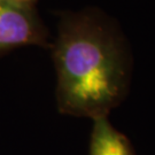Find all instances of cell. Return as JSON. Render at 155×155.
<instances>
[{"instance_id":"277c9868","label":"cell","mask_w":155,"mask_h":155,"mask_svg":"<svg viewBox=\"0 0 155 155\" xmlns=\"http://www.w3.org/2000/svg\"><path fill=\"white\" fill-rule=\"evenodd\" d=\"M2 1H6V2H11V4H15V5L27 6V5H28V2H30L31 0H2Z\"/></svg>"},{"instance_id":"3957f363","label":"cell","mask_w":155,"mask_h":155,"mask_svg":"<svg viewBox=\"0 0 155 155\" xmlns=\"http://www.w3.org/2000/svg\"><path fill=\"white\" fill-rule=\"evenodd\" d=\"M89 155H134L129 139L116 130L108 117L93 120Z\"/></svg>"},{"instance_id":"7a4b0ae2","label":"cell","mask_w":155,"mask_h":155,"mask_svg":"<svg viewBox=\"0 0 155 155\" xmlns=\"http://www.w3.org/2000/svg\"><path fill=\"white\" fill-rule=\"evenodd\" d=\"M43 41L41 29L27 6L0 0V50Z\"/></svg>"},{"instance_id":"6da1fadb","label":"cell","mask_w":155,"mask_h":155,"mask_svg":"<svg viewBox=\"0 0 155 155\" xmlns=\"http://www.w3.org/2000/svg\"><path fill=\"white\" fill-rule=\"evenodd\" d=\"M56 104L64 115L108 117L127 97L132 54L121 29L94 13L62 20L54 46Z\"/></svg>"}]
</instances>
